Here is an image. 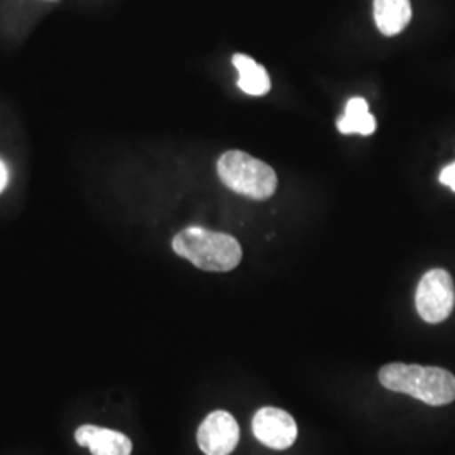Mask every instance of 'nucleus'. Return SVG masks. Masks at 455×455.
<instances>
[{"label": "nucleus", "mask_w": 455, "mask_h": 455, "mask_svg": "<svg viewBox=\"0 0 455 455\" xmlns=\"http://www.w3.org/2000/svg\"><path fill=\"white\" fill-rule=\"evenodd\" d=\"M378 378L385 388L407 393L432 407L455 400V376L442 368L391 363L379 370Z\"/></svg>", "instance_id": "nucleus-1"}, {"label": "nucleus", "mask_w": 455, "mask_h": 455, "mask_svg": "<svg viewBox=\"0 0 455 455\" xmlns=\"http://www.w3.org/2000/svg\"><path fill=\"white\" fill-rule=\"evenodd\" d=\"M174 251L206 272H229L242 261V246L225 233L201 227L182 229L172 240Z\"/></svg>", "instance_id": "nucleus-2"}, {"label": "nucleus", "mask_w": 455, "mask_h": 455, "mask_svg": "<svg viewBox=\"0 0 455 455\" xmlns=\"http://www.w3.org/2000/svg\"><path fill=\"white\" fill-rule=\"evenodd\" d=\"M218 176L231 191L251 199H268L275 193V171L246 152H225L218 161Z\"/></svg>", "instance_id": "nucleus-3"}, {"label": "nucleus", "mask_w": 455, "mask_h": 455, "mask_svg": "<svg viewBox=\"0 0 455 455\" xmlns=\"http://www.w3.org/2000/svg\"><path fill=\"white\" fill-rule=\"evenodd\" d=\"M417 310L425 323L439 324L445 321L454 309V280L449 272L442 268H434L422 276L417 295Z\"/></svg>", "instance_id": "nucleus-4"}, {"label": "nucleus", "mask_w": 455, "mask_h": 455, "mask_svg": "<svg viewBox=\"0 0 455 455\" xmlns=\"http://www.w3.org/2000/svg\"><path fill=\"white\" fill-rule=\"evenodd\" d=\"M240 439V427L235 417L218 410L210 413L197 430V445L206 455H229Z\"/></svg>", "instance_id": "nucleus-5"}, {"label": "nucleus", "mask_w": 455, "mask_h": 455, "mask_svg": "<svg viewBox=\"0 0 455 455\" xmlns=\"http://www.w3.org/2000/svg\"><path fill=\"white\" fill-rule=\"evenodd\" d=\"M297 423L280 408L265 407L253 417V434L263 445L274 451H285L297 439Z\"/></svg>", "instance_id": "nucleus-6"}, {"label": "nucleus", "mask_w": 455, "mask_h": 455, "mask_svg": "<svg viewBox=\"0 0 455 455\" xmlns=\"http://www.w3.org/2000/svg\"><path fill=\"white\" fill-rule=\"evenodd\" d=\"M75 439L78 445L88 447L93 455H131L132 442L122 432H115L110 428H101L95 425H83Z\"/></svg>", "instance_id": "nucleus-7"}, {"label": "nucleus", "mask_w": 455, "mask_h": 455, "mask_svg": "<svg viewBox=\"0 0 455 455\" xmlns=\"http://www.w3.org/2000/svg\"><path fill=\"white\" fill-rule=\"evenodd\" d=\"M373 12L379 33L396 36L410 24L411 5L410 0H374Z\"/></svg>", "instance_id": "nucleus-8"}, {"label": "nucleus", "mask_w": 455, "mask_h": 455, "mask_svg": "<svg viewBox=\"0 0 455 455\" xmlns=\"http://www.w3.org/2000/svg\"><path fill=\"white\" fill-rule=\"evenodd\" d=\"M233 65L238 69V86L246 95L251 97H261L270 92V78L263 66L253 61L250 56L244 54H235Z\"/></svg>", "instance_id": "nucleus-9"}, {"label": "nucleus", "mask_w": 455, "mask_h": 455, "mask_svg": "<svg viewBox=\"0 0 455 455\" xmlns=\"http://www.w3.org/2000/svg\"><path fill=\"white\" fill-rule=\"evenodd\" d=\"M341 133H361L371 135L376 131V120L368 112V101L364 98H351L346 105L344 116L338 122Z\"/></svg>", "instance_id": "nucleus-10"}, {"label": "nucleus", "mask_w": 455, "mask_h": 455, "mask_svg": "<svg viewBox=\"0 0 455 455\" xmlns=\"http://www.w3.org/2000/svg\"><path fill=\"white\" fill-rule=\"evenodd\" d=\"M439 180L443 186H449L455 193V163L442 169Z\"/></svg>", "instance_id": "nucleus-11"}, {"label": "nucleus", "mask_w": 455, "mask_h": 455, "mask_svg": "<svg viewBox=\"0 0 455 455\" xmlns=\"http://www.w3.org/2000/svg\"><path fill=\"white\" fill-rule=\"evenodd\" d=\"M7 180H9L7 167H5V164L0 161V193H2V191H4V188L7 186Z\"/></svg>", "instance_id": "nucleus-12"}]
</instances>
